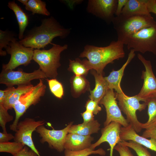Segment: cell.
Returning <instances> with one entry per match:
<instances>
[{
    "mask_svg": "<svg viewBox=\"0 0 156 156\" xmlns=\"http://www.w3.org/2000/svg\"><path fill=\"white\" fill-rule=\"evenodd\" d=\"M93 140L94 138L90 135L68 133L66 139L64 150L73 151L84 150L91 146Z\"/></svg>",
    "mask_w": 156,
    "mask_h": 156,
    "instance_id": "18",
    "label": "cell"
},
{
    "mask_svg": "<svg viewBox=\"0 0 156 156\" xmlns=\"http://www.w3.org/2000/svg\"><path fill=\"white\" fill-rule=\"evenodd\" d=\"M116 99L121 110L126 116V119L137 133L141 132L142 129L141 123L138 120L136 112L145 109L147 105L144 103L141 104L136 95L131 96L125 94L123 92L116 93Z\"/></svg>",
    "mask_w": 156,
    "mask_h": 156,
    "instance_id": "6",
    "label": "cell"
},
{
    "mask_svg": "<svg viewBox=\"0 0 156 156\" xmlns=\"http://www.w3.org/2000/svg\"><path fill=\"white\" fill-rule=\"evenodd\" d=\"M120 136L122 140L133 141L156 152V140L152 138L148 139L139 135L129 124L127 127H121Z\"/></svg>",
    "mask_w": 156,
    "mask_h": 156,
    "instance_id": "16",
    "label": "cell"
},
{
    "mask_svg": "<svg viewBox=\"0 0 156 156\" xmlns=\"http://www.w3.org/2000/svg\"><path fill=\"white\" fill-rule=\"evenodd\" d=\"M46 89V85L41 79H40L36 85L21 96L13 107L15 117L12 123L10 125V130L16 131L20 118L30 106L35 105L39 103L41 97L44 96Z\"/></svg>",
    "mask_w": 156,
    "mask_h": 156,
    "instance_id": "5",
    "label": "cell"
},
{
    "mask_svg": "<svg viewBox=\"0 0 156 156\" xmlns=\"http://www.w3.org/2000/svg\"><path fill=\"white\" fill-rule=\"evenodd\" d=\"M18 1L21 3L23 5H25L28 1V0H18Z\"/></svg>",
    "mask_w": 156,
    "mask_h": 156,
    "instance_id": "43",
    "label": "cell"
},
{
    "mask_svg": "<svg viewBox=\"0 0 156 156\" xmlns=\"http://www.w3.org/2000/svg\"><path fill=\"white\" fill-rule=\"evenodd\" d=\"M99 104L104 105L106 112V118L104 123V127L112 122H118L124 127L129 125V123L122 115L117 104L114 90L109 89Z\"/></svg>",
    "mask_w": 156,
    "mask_h": 156,
    "instance_id": "13",
    "label": "cell"
},
{
    "mask_svg": "<svg viewBox=\"0 0 156 156\" xmlns=\"http://www.w3.org/2000/svg\"><path fill=\"white\" fill-rule=\"evenodd\" d=\"M46 6L45 2L41 0H28L25 5V9L31 12L33 15L37 14L49 16L50 13Z\"/></svg>",
    "mask_w": 156,
    "mask_h": 156,
    "instance_id": "27",
    "label": "cell"
},
{
    "mask_svg": "<svg viewBox=\"0 0 156 156\" xmlns=\"http://www.w3.org/2000/svg\"><path fill=\"white\" fill-rule=\"evenodd\" d=\"M17 40L10 42L5 49L10 58L7 64H3V69L12 70L21 65L27 66L32 60L34 49L25 47Z\"/></svg>",
    "mask_w": 156,
    "mask_h": 156,
    "instance_id": "8",
    "label": "cell"
},
{
    "mask_svg": "<svg viewBox=\"0 0 156 156\" xmlns=\"http://www.w3.org/2000/svg\"><path fill=\"white\" fill-rule=\"evenodd\" d=\"M91 73L94 77L95 80V87L90 91V99L93 100L99 104L100 100L106 94L109 89L108 84L103 77V75L98 73L95 70H90Z\"/></svg>",
    "mask_w": 156,
    "mask_h": 156,
    "instance_id": "20",
    "label": "cell"
},
{
    "mask_svg": "<svg viewBox=\"0 0 156 156\" xmlns=\"http://www.w3.org/2000/svg\"><path fill=\"white\" fill-rule=\"evenodd\" d=\"M142 136L146 138H150L156 140V127L150 129H145Z\"/></svg>",
    "mask_w": 156,
    "mask_h": 156,
    "instance_id": "37",
    "label": "cell"
},
{
    "mask_svg": "<svg viewBox=\"0 0 156 156\" xmlns=\"http://www.w3.org/2000/svg\"><path fill=\"white\" fill-rule=\"evenodd\" d=\"M47 78L45 74L39 69L32 72H24L22 69L16 71L2 69L0 74V83L7 87L29 84L35 79Z\"/></svg>",
    "mask_w": 156,
    "mask_h": 156,
    "instance_id": "9",
    "label": "cell"
},
{
    "mask_svg": "<svg viewBox=\"0 0 156 156\" xmlns=\"http://www.w3.org/2000/svg\"><path fill=\"white\" fill-rule=\"evenodd\" d=\"M17 39L14 37V34L8 30L3 31L0 30V55L5 56L7 54L6 51H3V48L5 49L10 42Z\"/></svg>",
    "mask_w": 156,
    "mask_h": 156,
    "instance_id": "29",
    "label": "cell"
},
{
    "mask_svg": "<svg viewBox=\"0 0 156 156\" xmlns=\"http://www.w3.org/2000/svg\"><path fill=\"white\" fill-rule=\"evenodd\" d=\"M96 101L90 99L86 102L85 107L86 110L92 112L95 115H96L101 110V108L99 105Z\"/></svg>",
    "mask_w": 156,
    "mask_h": 156,
    "instance_id": "34",
    "label": "cell"
},
{
    "mask_svg": "<svg viewBox=\"0 0 156 156\" xmlns=\"http://www.w3.org/2000/svg\"><path fill=\"white\" fill-rule=\"evenodd\" d=\"M148 0H128L121 15L125 16L151 14L147 8Z\"/></svg>",
    "mask_w": 156,
    "mask_h": 156,
    "instance_id": "21",
    "label": "cell"
},
{
    "mask_svg": "<svg viewBox=\"0 0 156 156\" xmlns=\"http://www.w3.org/2000/svg\"><path fill=\"white\" fill-rule=\"evenodd\" d=\"M71 94L74 98L79 97L82 94L90 90V83L84 76L74 75L70 80Z\"/></svg>",
    "mask_w": 156,
    "mask_h": 156,
    "instance_id": "22",
    "label": "cell"
},
{
    "mask_svg": "<svg viewBox=\"0 0 156 156\" xmlns=\"http://www.w3.org/2000/svg\"><path fill=\"white\" fill-rule=\"evenodd\" d=\"M133 150L138 156H152L148 151L147 148L134 141H129V142L122 140L119 143Z\"/></svg>",
    "mask_w": 156,
    "mask_h": 156,
    "instance_id": "32",
    "label": "cell"
},
{
    "mask_svg": "<svg viewBox=\"0 0 156 156\" xmlns=\"http://www.w3.org/2000/svg\"><path fill=\"white\" fill-rule=\"evenodd\" d=\"M44 120L36 121L33 118H27L19 122L14 135V141L28 146L39 156H41L35 146L32 139L33 132L38 126L43 125Z\"/></svg>",
    "mask_w": 156,
    "mask_h": 156,
    "instance_id": "11",
    "label": "cell"
},
{
    "mask_svg": "<svg viewBox=\"0 0 156 156\" xmlns=\"http://www.w3.org/2000/svg\"><path fill=\"white\" fill-rule=\"evenodd\" d=\"M144 103L148 106V119L146 123H141V127L142 129H145L155 128L156 127V98L150 99Z\"/></svg>",
    "mask_w": 156,
    "mask_h": 156,
    "instance_id": "25",
    "label": "cell"
},
{
    "mask_svg": "<svg viewBox=\"0 0 156 156\" xmlns=\"http://www.w3.org/2000/svg\"><path fill=\"white\" fill-rule=\"evenodd\" d=\"M112 22L117 33V40L126 45L130 37L133 34L156 24L151 14L129 16L120 14L114 17Z\"/></svg>",
    "mask_w": 156,
    "mask_h": 156,
    "instance_id": "3",
    "label": "cell"
},
{
    "mask_svg": "<svg viewBox=\"0 0 156 156\" xmlns=\"http://www.w3.org/2000/svg\"><path fill=\"white\" fill-rule=\"evenodd\" d=\"M34 86L31 83L18 86L16 88L14 86L7 87L5 89L3 101L0 104L8 110L12 109L21 96L31 90Z\"/></svg>",
    "mask_w": 156,
    "mask_h": 156,
    "instance_id": "17",
    "label": "cell"
},
{
    "mask_svg": "<svg viewBox=\"0 0 156 156\" xmlns=\"http://www.w3.org/2000/svg\"><path fill=\"white\" fill-rule=\"evenodd\" d=\"M114 149L118 152L120 156H133L129 147L119 143L116 146Z\"/></svg>",
    "mask_w": 156,
    "mask_h": 156,
    "instance_id": "35",
    "label": "cell"
},
{
    "mask_svg": "<svg viewBox=\"0 0 156 156\" xmlns=\"http://www.w3.org/2000/svg\"><path fill=\"white\" fill-rule=\"evenodd\" d=\"M100 124L97 120H93L87 123L72 125L69 128L68 133H75L85 136L90 135L97 133L100 129Z\"/></svg>",
    "mask_w": 156,
    "mask_h": 156,
    "instance_id": "24",
    "label": "cell"
},
{
    "mask_svg": "<svg viewBox=\"0 0 156 156\" xmlns=\"http://www.w3.org/2000/svg\"><path fill=\"white\" fill-rule=\"evenodd\" d=\"M47 81L50 90L53 94L57 98H62L64 96V90L62 83L55 78L47 79Z\"/></svg>",
    "mask_w": 156,
    "mask_h": 156,
    "instance_id": "31",
    "label": "cell"
},
{
    "mask_svg": "<svg viewBox=\"0 0 156 156\" xmlns=\"http://www.w3.org/2000/svg\"><path fill=\"white\" fill-rule=\"evenodd\" d=\"M69 67L68 70L73 73L76 76H86L90 70L84 62L77 58L75 60H69Z\"/></svg>",
    "mask_w": 156,
    "mask_h": 156,
    "instance_id": "26",
    "label": "cell"
},
{
    "mask_svg": "<svg viewBox=\"0 0 156 156\" xmlns=\"http://www.w3.org/2000/svg\"><path fill=\"white\" fill-rule=\"evenodd\" d=\"M117 2L118 0H90L87 11L108 23L112 22Z\"/></svg>",
    "mask_w": 156,
    "mask_h": 156,
    "instance_id": "14",
    "label": "cell"
},
{
    "mask_svg": "<svg viewBox=\"0 0 156 156\" xmlns=\"http://www.w3.org/2000/svg\"><path fill=\"white\" fill-rule=\"evenodd\" d=\"M83 120V123H87L94 120V116L92 112L86 110L81 114Z\"/></svg>",
    "mask_w": 156,
    "mask_h": 156,
    "instance_id": "38",
    "label": "cell"
},
{
    "mask_svg": "<svg viewBox=\"0 0 156 156\" xmlns=\"http://www.w3.org/2000/svg\"><path fill=\"white\" fill-rule=\"evenodd\" d=\"M5 89L4 90H0V104L3 102L5 96Z\"/></svg>",
    "mask_w": 156,
    "mask_h": 156,
    "instance_id": "42",
    "label": "cell"
},
{
    "mask_svg": "<svg viewBox=\"0 0 156 156\" xmlns=\"http://www.w3.org/2000/svg\"><path fill=\"white\" fill-rule=\"evenodd\" d=\"M127 45L128 50L133 49L142 53L149 52L156 55V24L131 36Z\"/></svg>",
    "mask_w": 156,
    "mask_h": 156,
    "instance_id": "7",
    "label": "cell"
},
{
    "mask_svg": "<svg viewBox=\"0 0 156 156\" xmlns=\"http://www.w3.org/2000/svg\"><path fill=\"white\" fill-rule=\"evenodd\" d=\"M13 116L10 115L8 110L0 104V126L3 132L7 133L6 125L7 123L13 120Z\"/></svg>",
    "mask_w": 156,
    "mask_h": 156,
    "instance_id": "33",
    "label": "cell"
},
{
    "mask_svg": "<svg viewBox=\"0 0 156 156\" xmlns=\"http://www.w3.org/2000/svg\"><path fill=\"white\" fill-rule=\"evenodd\" d=\"M8 6L14 13L18 25V38L20 40L24 38V34L29 23L27 15L14 0L9 2Z\"/></svg>",
    "mask_w": 156,
    "mask_h": 156,
    "instance_id": "23",
    "label": "cell"
},
{
    "mask_svg": "<svg viewBox=\"0 0 156 156\" xmlns=\"http://www.w3.org/2000/svg\"><path fill=\"white\" fill-rule=\"evenodd\" d=\"M94 149L90 146L84 150L78 151L64 150V156H88L92 154H98L103 156L106 154L105 151L102 148L96 150Z\"/></svg>",
    "mask_w": 156,
    "mask_h": 156,
    "instance_id": "30",
    "label": "cell"
},
{
    "mask_svg": "<svg viewBox=\"0 0 156 156\" xmlns=\"http://www.w3.org/2000/svg\"><path fill=\"white\" fill-rule=\"evenodd\" d=\"M147 8L149 13H152L156 15V0H148Z\"/></svg>",
    "mask_w": 156,
    "mask_h": 156,
    "instance_id": "41",
    "label": "cell"
},
{
    "mask_svg": "<svg viewBox=\"0 0 156 156\" xmlns=\"http://www.w3.org/2000/svg\"><path fill=\"white\" fill-rule=\"evenodd\" d=\"M121 125L119 123L112 122L104 127L101 130V135L99 139L91 147L95 149L105 142L108 143L110 146V156H113V150L116 146L122 140L120 136Z\"/></svg>",
    "mask_w": 156,
    "mask_h": 156,
    "instance_id": "15",
    "label": "cell"
},
{
    "mask_svg": "<svg viewBox=\"0 0 156 156\" xmlns=\"http://www.w3.org/2000/svg\"><path fill=\"white\" fill-rule=\"evenodd\" d=\"M137 57L144 65L145 70H142L141 77L144 81L142 86L136 95L140 101L144 103L150 99L156 98V78L150 61L146 60L139 53Z\"/></svg>",
    "mask_w": 156,
    "mask_h": 156,
    "instance_id": "10",
    "label": "cell"
},
{
    "mask_svg": "<svg viewBox=\"0 0 156 156\" xmlns=\"http://www.w3.org/2000/svg\"><path fill=\"white\" fill-rule=\"evenodd\" d=\"M73 124V122H71L64 129L59 130L54 129L49 130L46 128L44 125H42L37 127L35 131L41 138L40 140L41 143L47 142L50 148L61 152L64 150L66 138Z\"/></svg>",
    "mask_w": 156,
    "mask_h": 156,
    "instance_id": "12",
    "label": "cell"
},
{
    "mask_svg": "<svg viewBox=\"0 0 156 156\" xmlns=\"http://www.w3.org/2000/svg\"><path fill=\"white\" fill-rule=\"evenodd\" d=\"M128 1V0H118L117 8L115 13L116 16H119L121 14L123 8Z\"/></svg>",
    "mask_w": 156,
    "mask_h": 156,
    "instance_id": "39",
    "label": "cell"
},
{
    "mask_svg": "<svg viewBox=\"0 0 156 156\" xmlns=\"http://www.w3.org/2000/svg\"><path fill=\"white\" fill-rule=\"evenodd\" d=\"M68 47L66 44L61 46L53 44L52 47L48 50L36 49L32 60L38 64L39 68L47 78H55L58 75L57 69L61 66V53Z\"/></svg>",
    "mask_w": 156,
    "mask_h": 156,
    "instance_id": "4",
    "label": "cell"
},
{
    "mask_svg": "<svg viewBox=\"0 0 156 156\" xmlns=\"http://www.w3.org/2000/svg\"><path fill=\"white\" fill-rule=\"evenodd\" d=\"M71 29L65 28L53 17L43 19L41 25L31 29L19 42L26 47L36 49L44 48L51 43L55 38H64L68 35Z\"/></svg>",
    "mask_w": 156,
    "mask_h": 156,
    "instance_id": "2",
    "label": "cell"
},
{
    "mask_svg": "<svg viewBox=\"0 0 156 156\" xmlns=\"http://www.w3.org/2000/svg\"><path fill=\"white\" fill-rule=\"evenodd\" d=\"M14 138V136L11 133L0 132V142H8Z\"/></svg>",
    "mask_w": 156,
    "mask_h": 156,
    "instance_id": "40",
    "label": "cell"
},
{
    "mask_svg": "<svg viewBox=\"0 0 156 156\" xmlns=\"http://www.w3.org/2000/svg\"><path fill=\"white\" fill-rule=\"evenodd\" d=\"M15 156H39L38 154L29 147L25 146L23 149Z\"/></svg>",
    "mask_w": 156,
    "mask_h": 156,
    "instance_id": "36",
    "label": "cell"
},
{
    "mask_svg": "<svg viewBox=\"0 0 156 156\" xmlns=\"http://www.w3.org/2000/svg\"><path fill=\"white\" fill-rule=\"evenodd\" d=\"M23 144L16 142H0V152L7 153L15 156L23 148Z\"/></svg>",
    "mask_w": 156,
    "mask_h": 156,
    "instance_id": "28",
    "label": "cell"
},
{
    "mask_svg": "<svg viewBox=\"0 0 156 156\" xmlns=\"http://www.w3.org/2000/svg\"><path fill=\"white\" fill-rule=\"evenodd\" d=\"M135 55V51L130 50L126 62L118 70H113L107 77H104L107 82L109 89H114L117 93L123 92L120 86V82L124 75L125 70Z\"/></svg>",
    "mask_w": 156,
    "mask_h": 156,
    "instance_id": "19",
    "label": "cell"
},
{
    "mask_svg": "<svg viewBox=\"0 0 156 156\" xmlns=\"http://www.w3.org/2000/svg\"><path fill=\"white\" fill-rule=\"evenodd\" d=\"M124 45L118 40L112 41L108 45L104 47L87 44L79 57H85L88 59L84 60L90 70H94L104 75V69L108 64L125 57Z\"/></svg>",
    "mask_w": 156,
    "mask_h": 156,
    "instance_id": "1",
    "label": "cell"
}]
</instances>
